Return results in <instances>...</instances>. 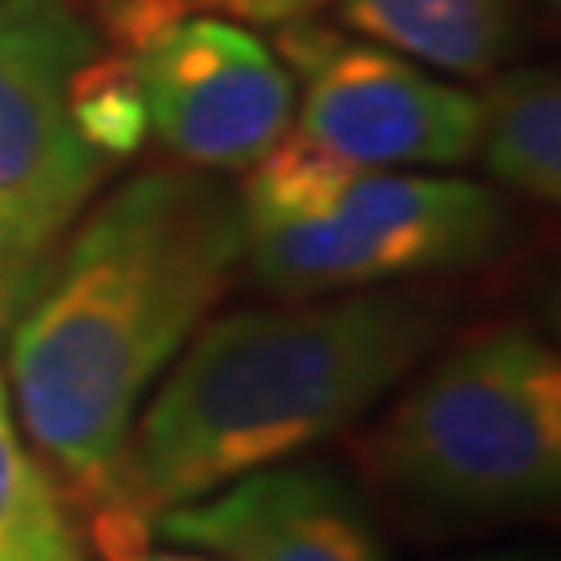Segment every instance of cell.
<instances>
[{"instance_id": "1", "label": "cell", "mask_w": 561, "mask_h": 561, "mask_svg": "<svg viewBox=\"0 0 561 561\" xmlns=\"http://www.w3.org/2000/svg\"><path fill=\"white\" fill-rule=\"evenodd\" d=\"M245 262L241 201L204 175L146 171L104 196L42 266L9 345L21 424L88 507L101 500L146 387Z\"/></svg>"}, {"instance_id": "2", "label": "cell", "mask_w": 561, "mask_h": 561, "mask_svg": "<svg viewBox=\"0 0 561 561\" xmlns=\"http://www.w3.org/2000/svg\"><path fill=\"white\" fill-rule=\"evenodd\" d=\"M433 345L400 296L241 308L201 324L154 391L96 503L150 520L358 424ZM92 503V507H96Z\"/></svg>"}, {"instance_id": "3", "label": "cell", "mask_w": 561, "mask_h": 561, "mask_svg": "<svg viewBox=\"0 0 561 561\" xmlns=\"http://www.w3.org/2000/svg\"><path fill=\"white\" fill-rule=\"evenodd\" d=\"M238 201L250 271L300 300L470 266L503 233L479 183L358 167L300 134L250 167Z\"/></svg>"}, {"instance_id": "4", "label": "cell", "mask_w": 561, "mask_h": 561, "mask_svg": "<svg viewBox=\"0 0 561 561\" xmlns=\"http://www.w3.org/2000/svg\"><path fill=\"white\" fill-rule=\"evenodd\" d=\"M362 449L375 479L424 512H545L561 491L558 354L516 324L474 333L403 391Z\"/></svg>"}, {"instance_id": "5", "label": "cell", "mask_w": 561, "mask_h": 561, "mask_svg": "<svg viewBox=\"0 0 561 561\" xmlns=\"http://www.w3.org/2000/svg\"><path fill=\"white\" fill-rule=\"evenodd\" d=\"M108 50L76 0H0V271L21 304L113 167L83 129Z\"/></svg>"}, {"instance_id": "6", "label": "cell", "mask_w": 561, "mask_h": 561, "mask_svg": "<svg viewBox=\"0 0 561 561\" xmlns=\"http://www.w3.org/2000/svg\"><path fill=\"white\" fill-rule=\"evenodd\" d=\"M96 25L129 59L146 125L175 159L250 171L291 134L296 80L250 30L175 0H104Z\"/></svg>"}, {"instance_id": "7", "label": "cell", "mask_w": 561, "mask_h": 561, "mask_svg": "<svg viewBox=\"0 0 561 561\" xmlns=\"http://www.w3.org/2000/svg\"><path fill=\"white\" fill-rule=\"evenodd\" d=\"M279 55L300 80L296 134L358 167H458L479 150V96L379 42L283 21Z\"/></svg>"}, {"instance_id": "8", "label": "cell", "mask_w": 561, "mask_h": 561, "mask_svg": "<svg viewBox=\"0 0 561 561\" xmlns=\"http://www.w3.org/2000/svg\"><path fill=\"white\" fill-rule=\"evenodd\" d=\"M154 533L225 561H391L345 482L304 466H266L213 500L162 507Z\"/></svg>"}, {"instance_id": "9", "label": "cell", "mask_w": 561, "mask_h": 561, "mask_svg": "<svg viewBox=\"0 0 561 561\" xmlns=\"http://www.w3.org/2000/svg\"><path fill=\"white\" fill-rule=\"evenodd\" d=\"M341 21L396 55L454 76H491L520 38L516 0H337Z\"/></svg>"}, {"instance_id": "10", "label": "cell", "mask_w": 561, "mask_h": 561, "mask_svg": "<svg viewBox=\"0 0 561 561\" xmlns=\"http://www.w3.org/2000/svg\"><path fill=\"white\" fill-rule=\"evenodd\" d=\"M479 146L491 175L528 201L561 196V88L549 67L503 71L479 101Z\"/></svg>"}, {"instance_id": "11", "label": "cell", "mask_w": 561, "mask_h": 561, "mask_svg": "<svg viewBox=\"0 0 561 561\" xmlns=\"http://www.w3.org/2000/svg\"><path fill=\"white\" fill-rule=\"evenodd\" d=\"M0 561H83L55 482L25 449L0 375Z\"/></svg>"}, {"instance_id": "12", "label": "cell", "mask_w": 561, "mask_h": 561, "mask_svg": "<svg viewBox=\"0 0 561 561\" xmlns=\"http://www.w3.org/2000/svg\"><path fill=\"white\" fill-rule=\"evenodd\" d=\"M183 9H213L217 18L238 21H266V25H283V21L308 18L321 0H175Z\"/></svg>"}, {"instance_id": "13", "label": "cell", "mask_w": 561, "mask_h": 561, "mask_svg": "<svg viewBox=\"0 0 561 561\" xmlns=\"http://www.w3.org/2000/svg\"><path fill=\"white\" fill-rule=\"evenodd\" d=\"M21 308V296H18V287H13V279L0 271V329H4V321L13 317Z\"/></svg>"}, {"instance_id": "14", "label": "cell", "mask_w": 561, "mask_h": 561, "mask_svg": "<svg viewBox=\"0 0 561 561\" xmlns=\"http://www.w3.org/2000/svg\"><path fill=\"white\" fill-rule=\"evenodd\" d=\"M113 561H208V558H187V553H150V545H138L129 553H121Z\"/></svg>"}, {"instance_id": "15", "label": "cell", "mask_w": 561, "mask_h": 561, "mask_svg": "<svg viewBox=\"0 0 561 561\" xmlns=\"http://www.w3.org/2000/svg\"><path fill=\"white\" fill-rule=\"evenodd\" d=\"M466 561H533V558H524V553H491V558H466Z\"/></svg>"}, {"instance_id": "16", "label": "cell", "mask_w": 561, "mask_h": 561, "mask_svg": "<svg viewBox=\"0 0 561 561\" xmlns=\"http://www.w3.org/2000/svg\"><path fill=\"white\" fill-rule=\"evenodd\" d=\"M545 4H558V0H545Z\"/></svg>"}]
</instances>
